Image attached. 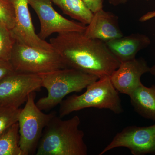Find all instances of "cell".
I'll use <instances>...</instances> for the list:
<instances>
[{
	"label": "cell",
	"instance_id": "cell-1",
	"mask_svg": "<svg viewBox=\"0 0 155 155\" xmlns=\"http://www.w3.org/2000/svg\"><path fill=\"white\" fill-rule=\"evenodd\" d=\"M50 43L67 68H74L98 78L110 76L120 62L104 42L88 38L84 32L59 34Z\"/></svg>",
	"mask_w": 155,
	"mask_h": 155
},
{
	"label": "cell",
	"instance_id": "cell-2",
	"mask_svg": "<svg viewBox=\"0 0 155 155\" xmlns=\"http://www.w3.org/2000/svg\"><path fill=\"white\" fill-rule=\"evenodd\" d=\"M81 121L75 116L63 120L55 116L45 126L39 142L36 155H87L84 133Z\"/></svg>",
	"mask_w": 155,
	"mask_h": 155
},
{
	"label": "cell",
	"instance_id": "cell-3",
	"mask_svg": "<svg viewBox=\"0 0 155 155\" xmlns=\"http://www.w3.org/2000/svg\"><path fill=\"white\" fill-rule=\"evenodd\" d=\"M42 87L46 89L47 96L36 103L41 110H49L60 104L71 93L79 92L99 79L97 76L77 69L66 68L39 75Z\"/></svg>",
	"mask_w": 155,
	"mask_h": 155
},
{
	"label": "cell",
	"instance_id": "cell-4",
	"mask_svg": "<svg viewBox=\"0 0 155 155\" xmlns=\"http://www.w3.org/2000/svg\"><path fill=\"white\" fill-rule=\"evenodd\" d=\"M82 94L72 95L60 104L59 117L63 118L76 111L88 108L107 109L116 114L123 112L119 92L110 76L99 78L90 84Z\"/></svg>",
	"mask_w": 155,
	"mask_h": 155
},
{
	"label": "cell",
	"instance_id": "cell-5",
	"mask_svg": "<svg viewBox=\"0 0 155 155\" xmlns=\"http://www.w3.org/2000/svg\"><path fill=\"white\" fill-rule=\"evenodd\" d=\"M10 61L16 72L34 75H39L67 68L55 50L41 49L17 41Z\"/></svg>",
	"mask_w": 155,
	"mask_h": 155
},
{
	"label": "cell",
	"instance_id": "cell-6",
	"mask_svg": "<svg viewBox=\"0 0 155 155\" xmlns=\"http://www.w3.org/2000/svg\"><path fill=\"white\" fill-rule=\"evenodd\" d=\"M35 91L28 95L18 119L19 146L24 155L33 154L36 151L43 131L56 113L45 114L37 106Z\"/></svg>",
	"mask_w": 155,
	"mask_h": 155
},
{
	"label": "cell",
	"instance_id": "cell-7",
	"mask_svg": "<svg viewBox=\"0 0 155 155\" xmlns=\"http://www.w3.org/2000/svg\"><path fill=\"white\" fill-rule=\"evenodd\" d=\"M41 87L39 75L15 71L0 81V106L19 108Z\"/></svg>",
	"mask_w": 155,
	"mask_h": 155
},
{
	"label": "cell",
	"instance_id": "cell-8",
	"mask_svg": "<svg viewBox=\"0 0 155 155\" xmlns=\"http://www.w3.org/2000/svg\"><path fill=\"white\" fill-rule=\"evenodd\" d=\"M118 147L127 148L133 155H155V124L148 126L131 125L116 135L100 153L104 155Z\"/></svg>",
	"mask_w": 155,
	"mask_h": 155
},
{
	"label": "cell",
	"instance_id": "cell-9",
	"mask_svg": "<svg viewBox=\"0 0 155 155\" xmlns=\"http://www.w3.org/2000/svg\"><path fill=\"white\" fill-rule=\"evenodd\" d=\"M28 4L39 19L40 30L38 35L44 40L53 34L84 32L86 29L84 24L69 20L59 14L53 8L52 0H28Z\"/></svg>",
	"mask_w": 155,
	"mask_h": 155
},
{
	"label": "cell",
	"instance_id": "cell-10",
	"mask_svg": "<svg viewBox=\"0 0 155 155\" xmlns=\"http://www.w3.org/2000/svg\"><path fill=\"white\" fill-rule=\"evenodd\" d=\"M14 8L15 25L11 30L17 41L33 47L55 51L50 43L42 39L35 32L29 9L28 0H10Z\"/></svg>",
	"mask_w": 155,
	"mask_h": 155
},
{
	"label": "cell",
	"instance_id": "cell-11",
	"mask_svg": "<svg viewBox=\"0 0 155 155\" xmlns=\"http://www.w3.org/2000/svg\"><path fill=\"white\" fill-rule=\"evenodd\" d=\"M150 69L143 58H135L120 63L110 76V79L117 91L129 96L141 84V76L149 72Z\"/></svg>",
	"mask_w": 155,
	"mask_h": 155
},
{
	"label": "cell",
	"instance_id": "cell-12",
	"mask_svg": "<svg viewBox=\"0 0 155 155\" xmlns=\"http://www.w3.org/2000/svg\"><path fill=\"white\" fill-rule=\"evenodd\" d=\"M84 34L88 38L99 40L105 43L123 36L119 27L118 16L103 9L94 14Z\"/></svg>",
	"mask_w": 155,
	"mask_h": 155
},
{
	"label": "cell",
	"instance_id": "cell-13",
	"mask_svg": "<svg viewBox=\"0 0 155 155\" xmlns=\"http://www.w3.org/2000/svg\"><path fill=\"white\" fill-rule=\"evenodd\" d=\"M105 43L114 57L122 63L135 59L137 54L140 50L147 47L151 41L148 37L145 35L134 33Z\"/></svg>",
	"mask_w": 155,
	"mask_h": 155
},
{
	"label": "cell",
	"instance_id": "cell-14",
	"mask_svg": "<svg viewBox=\"0 0 155 155\" xmlns=\"http://www.w3.org/2000/svg\"><path fill=\"white\" fill-rule=\"evenodd\" d=\"M129 97L137 113L145 119L155 121V85L147 87L142 83Z\"/></svg>",
	"mask_w": 155,
	"mask_h": 155
},
{
	"label": "cell",
	"instance_id": "cell-15",
	"mask_svg": "<svg viewBox=\"0 0 155 155\" xmlns=\"http://www.w3.org/2000/svg\"><path fill=\"white\" fill-rule=\"evenodd\" d=\"M64 14L79 22L88 25L93 17L94 13L81 0H52Z\"/></svg>",
	"mask_w": 155,
	"mask_h": 155
},
{
	"label": "cell",
	"instance_id": "cell-16",
	"mask_svg": "<svg viewBox=\"0 0 155 155\" xmlns=\"http://www.w3.org/2000/svg\"><path fill=\"white\" fill-rule=\"evenodd\" d=\"M18 122L0 137V155H24L19 146Z\"/></svg>",
	"mask_w": 155,
	"mask_h": 155
},
{
	"label": "cell",
	"instance_id": "cell-17",
	"mask_svg": "<svg viewBox=\"0 0 155 155\" xmlns=\"http://www.w3.org/2000/svg\"><path fill=\"white\" fill-rule=\"evenodd\" d=\"M16 41L11 29L0 25V61H10Z\"/></svg>",
	"mask_w": 155,
	"mask_h": 155
},
{
	"label": "cell",
	"instance_id": "cell-18",
	"mask_svg": "<svg viewBox=\"0 0 155 155\" xmlns=\"http://www.w3.org/2000/svg\"><path fill=\"white\" fill-rule=\"evenodd\" d=\"M21 109L0 106V137L18 122Z\"/></svg>",
	"mask_w": 155,
	"mask_h": 155
},
{
	"label": "cell",
	"instance_id": "cell-19",
	"mask_svg": "<svg viewBox=\"0 0 155 155\" xmlns=\"http://www.w3.org/2000/svg\"><path fill=\"white\" fill-rule=\"evenodd\" d=\"M0 25L12 30L15 25L14 8L10 0H0Z\"/></svg>",
	"mask_w": 155,
	"mask_h": 155
},
{
	"label": "cell",
	"instance_id": "cell-20",
	"mask_svg": "<svg viewBox=\"0 0 155 155\" xmlns=\"http://www.w3.org/2000/svg\"><path fill=\"white\" fill-rule=\"evenodd\" d=\"M14 72L10 61H0V81Z\"/></svg>",
	"mask_w": 155,
	"mask_h": 155
},
{
	"label": "cell",
	"instance_id": "cell-21",
	"mask_svg": "<svg viewBox=\"0 0 155 155\" xmlns=\"http://www.w3.org/2000/svg\"><path fill=\"white\" fill-rule=\"evenodd\" d=\"M94 14L103 9L104 0H81Z\"/></svg>",
	"mask_w": 155,
	"mask_h": 155
},
{
	"label": "cell",
	"instance_id": "cell-22",
	"mask_svg": "<svg viewBox=\"0 0 155 155\" xmlns=\"http://www.w3.org/2000/svg\"><path fill=\"white\" fill-rule=\"evenodd\" d=\"M154 17H155V11H152V12H148L147 14H145L139 20L141 22H143Z\"/></svg>",
	"mask_w": 155,
	"mask_h": 155
},
{
	"label": "cell",
	"instance_id": "cell-23",
	"mask_svg": "<svg viewBox=\"0 0 155 155\" xmlns=\"http://www.w3.org/2000/svg\"><path fill=\"white\" fill-rule=\"evenodd\" d=\"M127 0H109V2L110 5L117 6L120 5H123L127 2Z\"/></svg>",
	"mask_w": 155,
	"mask_h": 155
},
{
	"label": "cell",
	"instance_id": "cell-24",
	"mask_svg": "<svg viewBox=\"0 0 155 155\" xmlns=\"http://www.w3.org/2000/svg\"><path fill=\"white\" fill-rule=\"evenodd\" d=\"M149 72L152 75L155 76V64L153 67H150Z\"/></svg>",
	"mask_w": 155,
	"mask_h": 155
},
{
	"label": "cell",
	"instance_id": "cell-25",
	"mask_svg": "<svg viewBox=\"0 0 155 155\" xmlns=\"http://www.w3.org/2000/svg\"><path fill=\"white\" fill-rule=\"evenodd\" d=\"M147 1H149V0H147Z\"/></svg>",
	"mask_w": 155,
	"mask_h": 155
}]
</instances>
